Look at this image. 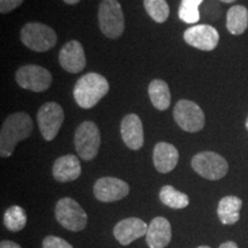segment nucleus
<instances>
[{
	"label": "nucleus",
	"instance_id": "1",
	"mask_svg": "<svg viewBox=\"0 0 248 248\" xmlns=\"http://www.w3.org/2000/svg\"><path fill=\"white\" fill-rule=\"evenodd\" d=\"M33 124L29 114L17 111L4 121L0 130V155L9 157L14 153L15 147L32 133Z\"/></svg>",
	"mask_w": 248,
	"mask_h": 248
},
{
	"label": "nucleus",
	"instance_id": "2",
	"mask_svg": "<svg viewBox=\"0 0 248 248\" xmlns=\"http://www.w3.org/2000/svg\"><path fill=\"white\" fill-rule=\"evenodd\" d=\"M109 91L108 80L97 73H89L77 80L74 88V99L79 107L91 109Z\"/></svg>",
	"mask_w": 248,
	"mask_h": 248
},
{
	"label": "nucleus",
	"instance_id": "3",
	"mask_svg": "<svg viewBox=\"0 0 248 248\" xmlns=\"http://www.w3.org/2000/svg\"><path fill=\"white\" fill-rule=\"evenodd\" d=\"M101 32L110 39H116L124 32V14L119 0H101L98 11Z\"/></svg>",
	"mask_w": 248,
	"mask_h": 248
},
{
	"label": "nucleus",
	"instance_id": "4",
	"mask_svg": "<svg viewBox=\"0 0 248 248\" xmlns=\"http://www.w3.org/2000/svg\"><path fill=\"white\" fill-rule=\"evenodd\" d=\"M21 40L31 51L47 52L57 45L58 35L44 23L29 22L21 30Z\"/></svg>",
	"mask_w": 248,
	"mask_h": 248
},
{
	"label": "nucleus",
	"instance_id": "5",
	"mask_svg": "<svg viewBox=\"0 0 248 248\" xmlns=\"http://www.w3.org/2000/svg\"><path fill=\"white\" fill-rule=\"evenodd\" d=\"M76 152L78 153L80 159L84 161H91L97 156L99 147H100L101 137L100 131L97 124L92 121H85L77 126L75 132Z\"/></svg>",
	"mask_w": 248,
	"mask_h": 248
},
{
	"label": "nucleus",
	"instance_id": "6",
	"mask_svg": "<svg viewBox=\"0 0 248 248\" xmlns=\"http://www.w3.org/2000/svg\"><path fill=\"white\" fill-rule=\"evenodd\" d=\"M191 166L198 175L209 181H218L229 170L228 161L218 153L209 151L195 154L192 157Z\"/></svg>",
	"mask_w": 248,
	"mask_h": 248
},
{
	"label": "nucleus",
	"instance_id": "7",
	"mask_svg": "<svg viewBox=\"0 0 248 248\" xmlns=\"http://www.w3.org/2000/svg\"><path fill=\"white\" fill-rule=\"evenodd\" d=\"M55 218L69 231H82L88 224V215L80 204L71 198H62L55 206Z\"/></svg>",
	"mask_w": 248,
	"mask_h": 248
},
{
	"label": "nucleus",
	"instance_id": "8",
	"mask_svg": "<svg viewBox=\"0 0 248 248\" xmlns=\"http://www.w3.org/2000/svg\"><path fill=\"white\" fill-rule=\"evenodd\" d=\"M173 119L179 128L186 132H198L206 123L203 110L191 100H179L173 108Z\"/></svg>",
	"mask_w": 248,
	"mask_h": 248
},
{
	"label": "nucleus",
	"instance_id": "9",
	"mask_svg": "<svg viewBox=\"0 0 248 248\" xmlns=\"http://www.w3.org/2000/svg\"><path fill=\"white\" fill-rule=\"evenodd\" d=\"M15 79L22 89L32 92H43L51 86L52 74L42 66L26 64L18 68L15 74Z\"/></svg>",
	"mask_w": 248,
	"mask_h": 248
},
{
	"label": "nucleus",
	"instance_id": "10",
	"mask_svg": "<svg viewBox=\"0 0 248 248\" xmlns=\"http://www.w3.org/2000/svg\"><path fill=\"white\" fill-rule=\"evenodd\" d=\"M64 121V113L57 102H46L37 113L39 131L45 140L51 141L57 137Z\"/></svg>",
	"mask_w": 248,
	"mask_h": 248
},
{
	"label": "nucleus",
	"instance_id": "11",
	"mask_svg": "<svg viewBox=\"0 0 248 248\" xmlns=\"http://www.w3.org/2000/svg\"><path fill=\"white\" fill-rule=\"evenodd\" d=\"M184 40L200 51H213L218 45L219 33L209 24H197L185 30Z\"/></svg>",
	"mask_w": 248,
	"mask_h": 248
},
{
	"label": "nucleus",
	"instance_id": "12",
	"mask_svg": "<svg viewBox=\"0 0 248 248\" xmlns=\"http://www.w3.org/2000/svg\"><path fill=\"white\" fill-rule=\"evenodd\" d=\"M128 183L115 177H101L93 185V194L101 202H115L129 194Z\"/></svg>",
	"mask_w": 248,
	"mask_h": 248
},
{
	"label": "nucleus",
	"instance_id": "13",
	"mask_svg": "<svg viewBox=\"0 0 248 248\" xmlns=\"http://www.w3.org/2000/svg\"><path fill=\"white\" fill-rule=\"evenodd\" d=\"M59 62L64 70L78 74L86 66V57L83 45L78 40H70L62 46L59 53Z\"/></svg>",
	"mask_w": 248,
	"mask_h": 248
},
{
	"label": "nucleus",
	"instance_id": "14",
	"mask_svg": "<svg viewBox=\"0 0 248 248\" xmlns=\"http://www.w3.org/2000/svg\"><path fill=\"white\" fill-rule=\"evenodd\" d=\"M148 225L138 217H128L114 226V237L122 246H128L132 241L146 235Z\"/></svg>",
	"mask_w": 248,
	"mask_h": 248
},
{
	"label": "nucleus",
	"instance_id": "15",
	"mask_svg": "<svg viewBox=\"0 0 248 248\" xmlns=\"http://www.w3.org/2000/svg\"><path fill=\"white\" fill-rule=\"evenodd\" d=\"M121 136L130 150L138 151L144 145V128L137 114H128L121 121Z\"/></svg>",
	"mask_w": 248,
	"mask_h": 248
},
{
	"label": "nucleus",
	"instance_id": "16",
	"mask_svg": "<svg viewBox=\"0 0 248 248\" xmlns=\"http://www.w3.org/2000/svg\"><path fill=\"white\" fill-rule=\"evenodd\" d=\"M171 241V225L164 217L152 219L147 229L146 244L150 248H166Z\"/></svg>",
	"mask_w": 248,
	"mask_h": 248
},
{
	"label": "nucleus",
	"instance_id": "17",
	"mask_svg": "<svg viewBox=\"0 0 248 248\" xmlns=\"http://www.w3.org/2000/svg\"><path fill=\"white\" fill-rule=\"evenodd\" d=\"M53 177L57 182L68 183L76 181L82 173V168L76 155L67 154L55 160L52 169Z\"/></svg>",
	"mask_w": 248,
	"mask_h": 248
},
{
	"label": "nucleus",
	"instance_id": "18",
	"mask_svg": "<svg viewBox=\"0 0 248 248\" xmlns=\"http://www.w3.org/2000/svg\"><path fill=\"white\" fill-rule=\"evenodd\" d=\"M179 153L173 145L169 142H157L153 150V162L155 169L161 173H168L176 168Z\"/></svg>",
	"mask_w": 248,
	"mask_h": 248
},
{
	"label": "nucleus",
	"instance_id": "19",
	"mask_svg": "<svg viewBox=\"0 0 248 248\" xmlns=\"http://www.w3.org/2000/svg\"><path fill=\"white\" fill-rule=\"evenodd\" d=\"M241 207H243V200L240 198L234 195L222 198L217 207V215L222 224L232 225L239 221Z\"/></svg>",
	"mask_w": 248,
	"mask_h": 248
},
{
	"label": "nucleus",
	"instance_id": "20",
	"mask_svg": "<svg viewBox=\"0 0 248 248\" xmlns=\"http://www.w3.org/2000/svg\"><path fill=\"white\" fill-rule=\"evenodd\" d=\"M226 28L231 35H241L248 28V9L243 5H235L226 13Z\"/></svg>",
	"mask_w": 248,
	"mask_h": 248
},
{
	"label": "nucleus",
	"instance_id": "21",
	"mask_svg": "<svg viewBox=\"0 0 248 248\" xmlns=\"http://www.w3.org/2000/svg\"><path fill=\"white\" fill-rule=\"evenodd\" d=\"M148 95H150L152 104L156 109H168L170 102H171V94H170V90L167 82L162 79L152 80L148 85Z\"/></svg>",
	"mask_w": 248,
	"mask_h": 248
},
{
	"label": "nucleus",
	"instance_id": "22",
	"mask_svg": "<svg viewBox=\"0 0 248 248\" xmlns=\"http://www.w3.org/2000/svg\"><path fill=\"white\" fill-rule=\"evenodd\" d=\"M160 200L163 204L172 209L186 208L190 203V199L185 193L176 190L171 185H164L160 190Z\"/></svg>",
	"mask_w": 248,
	"mask_h": 248
},
{
	"label": "nucleus",
	"instance_id": "23",
	"mask_svg": "<svg viewBox=\"0 0 248 248\" xmlns=\"http://www.w3.org/2000/svg\"><path fill=\"white\" fill-rule=\"evenodd\" d=\"M4 224L9 231L18 232L27 224V214L20 206H12L4 214Z\"/></svg>",
	"mask_w": 248,
	"mask_h": 248
},
{
	"label": "nucleus",
	"instance_id": "24",
	"mask_svg": "<svg viewBox=\"0 0 248 248\" xmlns=\"http://www.w3.org/2000/svg\"><path fill=\"white\" fill-rule=\"evenodd\" d=\"M203 0H182L178 8V16L183 22L188 24L198 23L200 20V6Z\"/></svg>",
	"mask_w": 248,
	"mask_h": 248
},
{
	"label": "nucleus",
	"instance_id": "25",
	"mask_svg": "<svg viewBox=\"0 0 248 248\" xmlns=\"http://www.w3.org/2000/svg\"><path fill=\"white\" fill-rule=\"evenodd\" d=\"M147 14L156 23H163L169 17V5L166 0H144Z\"/></svg>",
	"mask_w": 248,
	"mask_h": 248
},
{
	"label": "nucleus",
	"instance_id": "26",
	"mask_svg": "<svg viewBox=\"0 0 248 248\" xmlns=\"http://www.w3.org/2000/svg\"><path fill=\"white\" fill-rule=\"evenodd\" d=\"M43 248H74L71 245L57 235H47L43 240Z\"/></svg>",
	"mask_w": 248,
	"mask_h": 248
},
{
	"label": "nucleus",
	"instance_id": "27",
	"mask_svg": "<svg viewBox=\"0 0 248 248\" xmlns=\"http://www.w3.org/2000/svg\"><path fill=\"white\" fill-rule=\"evenodd\" d=\"M23 2V0H0V13L7 14L16 9Z\"/></svg>",
	"mask_w": 248,
	"mask_h": 248
},
{
	"label": "nucleus",
	"instance_id": "28",
	"mask_svg": "<svg viewBox=\"0 0 248 248\" xmlns=\"http://www.w3.org/2000/svg\"><path fill=\"white\" fill-rule=\"evenodd\" d=\"M0 248H22L20 245L11 240H2L0 243Z\"/></svg>",
	"mask_w": 248,
	"mask_h": 248
},
{
	"label": "nucleus",
	"instance_id": "29",
	"mask_svg": "<svg viewBox=\"0 0 248 248\" xmlns=\"http://www.w3.org/2000/svg\"><path fill=\"white\" fill-rule=\"evenodd\" d=\"M219 248H239L238 247V245L234 243V241H226V243L222 244Z\"/></svg>",
	"mask_w": 248,
	"mask_h": 248
},
{
	"label": "nucleus",
	"instance_id": "30",
	"mask_svg": "<svg viewBox=\"0 0 248 248\" xmlns=\"http://www.w3.org/2000/svg\"><path fill=\"white\" fill-rule=\"evenodd\" d=\"M63 1L68 5H76V4H78L80 0H63Z\"/></svg>",
	"mask_w": 248,
	"mask_h": 248
},
{
	"label": "nucleus",
	"instance_id": "31",
	"mask_svg": "<svg viewBox=\"0 0 248 248\" xmlns=\"http://www.w3.org/2000/svg\"><path fill=\"white\" fill-rule=\"evenodd\" d=\"M219 1L225 2V4H232V2H234L235 0H219Z\"/></svg>",
	"mask_w": 248,
	"mask_h": 248
},
{
	"label": "nucleus",
	"instance_id": "32",
	"mask_svg": "<svg viewBox=\"0 0 248 248\" xmlns=\"http://www.w3.org/2000/svg\"><path fill=\"white\" fill-rule=\"evenodd\" d=\"M197 248H210L209 246H199V247H197Z\"/></svg>",
	"mask_w": 248,
	"mask_h": 248
},
{
	"label": "nucleus",
	"instance_id": "33",
	"mask_svg": "<svg viewBox=\"0 0 248 248\" xmlns=\"http://www.w3.org/2000/svg\"><path fill=\"white\" fill-rule=\"evenodd\" d=\"M246 128L248 130V117H247V120H246Z\"/></svg>",
	"mask_w": 248,
	"mask_h": 248
}]
</instances>
